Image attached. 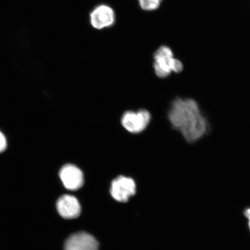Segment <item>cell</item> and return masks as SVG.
Returning <instances> with one entry per match:
<instances>
[{
    "label": "cell",
    "mask_w": 250,
    "mask_h": 250,
    "mask_svg": "<svg viewBox=\"0 0 250 250\" xmlns=\"http://www.w3.org/2000/svg\"><path fill=\"white\" fill-rule=\"evenodd\" d=\"M168 117L172 126L179 130L189 143L202 138L207 131V121L194 100H174L168 111Z\"/></svg>",
    "instance_id": "1"
},
{
    "label": "cell",
    "mask_w": 250,
    "mask_h": 250,
    "mask_svg": "<svg viewBox=\"0 0 250 250\" xmlns=\"http://www.w3.org/2000/svg\"><path fill=\"white\" fill-rule=\"evenodd\" d=\"M111 194L113 198L120 202H126L136 193V184L131 178L121 176L111 183Z\"/></svg>",
    "instance_id": "5"
},
{
    "label": "cell",
    "mask_w": 250,
    "mask_h": 250,
    "mask_svg": "<svg viewBox=\"0 0 250 250\" xmlns=\"http://www.w3.org/2000/svg\"><path fill=\"white\" fill-rule=\"evenodd\" d=\"M141 8L144 11H152L160 7L163 0H138Z\"/></svg>",
    "instance_id": "9"
},
{
    "label": "cell",
    "mask_w": 250,
    "mask_h": 250,
    "mask_svg": "<svg viewBox=\"0 0 250 250\" xmlns=\"http://www.w3.org/2000/svg\"><path fill=\"white\" fill-rule=\"evenodd\" d=\"M114 9L109 6L101 4L97 6L90 14V23L97 30H102L113 26L115 22Z\"/></svg>",
    "instance_id": "4"
},
{
    "label": "cell",
    "mask_w": 250,
    "mask_h": 250,
    "mask_svg": "<svg viewBox=\"0 0 250 250\" xmlns=\"http://www.w3.org/2000/svg\"><path fill=\"white\" fill-rule=\"evenodd\" d=\"M64 250H99V243L91 234L83 232L77 233L66 240Z\"/></svg>",
    "instance_id": "7"
},
{
    "label": "cell",
    "mask_w": 250,
    "mask_h": 250,
    "mask_svg": "<svg viewBox=\"0 0 250 250\" xmlns=\"http://www.w3.org/2000/svg\"><path fill=\"white\" fill-rule=\"evenodd\" d=\"M151 115L146 109L137 112L127 111L121 119V123L125 129L130 133H139L143 132L148 126Z\"/></svg>",
    "instance_id": "3"
},
{
    "label": "cell",
    "mask_w": 250,
    "mask_h": 250,
    "mask_svg": "<svg viewBox=\"0 0 250 250\" xmlns=\"http://www.w3.org/2000/svg\"><path fill=\"white\" fill-rule=\"evenodd\" d=\"M7 140L4 134L0 130V154L4 152L7 148Z\"/></svg>",
    "instance_id": "10"
},
{
    "label": "cell",
    "mask_w": 250,
    "mask_h": 250,
    "mask_svg": "<svg viewBox=\"0 0 250 250\" xmlns=\"http://www.w3.org/2000/svg\"><path fill=\"white\" fill-rule=\"evenodd\" d=\"M59 177L65 188L70 190L79 189L84 183L83 171L74 165H64L59 171Z\"/></svg>",
    "instance_id": "6"
},
{
    "label": "cell",
    "mask_w": 250,
    "mask_h": 250,
    "mask_svg": "<svg viewBox=\"0 0 250 250\" xmlns=\"http://www.w3.org/2000/svg\"><path fill=\"white\" fill-rule=\"evenodd\" d=\"M56 207L59 214L65 219L76 218L81 214L80 203L76 197L73 196H62L56 203Z\"/></svg>",
    "instance_id": "8"
},
{
    "label": "cell",
    "mask_w": 250,
    "mask_h": 250,
    "mask_svg": "<svg viewBox=\"0 0 250 250\" xmlns=\"http://www.w3.org/2000/svg\"><path fill=\"white\" fill-rule=\"evenodd\" d=\"M245 215L246 217L248 218L249 228L250 229V208L247 209L245 211Z\"/></svg>",
    "instance_id": "11"
},
{
    "label": "cell",
    "mask_w": 250,
    "mask_h": 250,
    "mask_svg": "<svg viewBox=\"0 0 250 250\" xmlns=\"http://www.w3.org/2000/svg\"><path fill=\"white\" fill-rule=\"evenodd\" d=\"M154 68L158 77L167 78L172 72L180 73L184 69L183 62L174 57L173 51L169 47L161 46L154 55Z\"/></svg>",
    "instance_id": "2"
}]
</instances>
